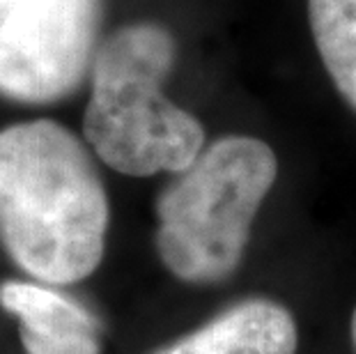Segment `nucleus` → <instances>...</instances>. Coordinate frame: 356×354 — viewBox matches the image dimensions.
<instances>
[{
  "label": "nucleus",
  "mask_w": 356,
  "mask_h": 354,
  "mask_svg": "<svg viewBox=\"0 0 356 354\" xmlns=\"http://www.w3.org/2000/svg\"><path fill=\"white\" fill-rule=\"evenodd\" d=\"M102 0H12L0 12V95L21 104L70 97L97 56Z\"/></svg>",
  "instance_id": "4"
},
{
  "label": "nucleus",
  "mask_w": 356,
  "mask_h": 354,
  "mask_svg": "<svg viewBox=\"0 0 356 354\" xmlns=\"http://www.w3.org/2000/svg\"><path fill=\"white\" fill-rule=\"evenodd\" d=\"M352 343H354V350H356V308H354V315H352Z\"/></svg>",
  "instance_id": "8"
},
{
  "label": "nucleus",
  "mask_w": 356,
  "mask_h": 354,
  "mask_svg": "<svg viewBox=\"0 0 356 354\" xmlns=\"http://www.w3.org/2000/svg\"><path fill=\"white\" fill-rule=\"evenodd\" d=\"M292 313L278 301L255 297L225 308L156 354H297Z\"/></svg>",
  "instance_id": "6"
},
{
  "label": "nucleus",
  "mask_w": 356,
  "mask_h": 354,
  "mask_svg": "<svg viewBox=\"0 0 356 354\" xmlns=\"http://www.w3.org/2000/svg\"><path fill=\"white\" fill-rule=\"evenodd\" d=\"M175 60V37L149 21L122 26L97 49L83 136L113 170L177 175L204 150L202 122L163 92Z\"/></svg>",
  "instance_id": "2"
},
{
  "label": "nucleus",
  "mask_w": 356,
  "mask_h": 354,
  "mask_svg": "<svg viewBox=\"0 0 356 354\" xmlns=\"http://www.w3.org/2000/svg\"><path fill=\"white\" fill-rule=\"evenodd\" d=\"M108 195L92 154L56 120L0 129V244L47 285H72L102 265Z\"/></svg>",
  "instance_id": "1"
},
{
  "label": "nucleus",
  "mask_w": 356,
  "mask_h": 354,
  "mask_svg": "<svg viewBox=\"0 0 356 354\" xmlns=\"http://www.w3.org/2000/svg\"><path fill=\"white\" fill-rule=\"evenodd\" d=\"M10 3H12V0H0V12H3V10H5V7H7V5H10Z\"/></svg>",
  "instance_id": "9"
},
{
  "label": "nucleus",
  "mask_w": 356,
  "mask_h": 354,
  "mask_svg": "<svg viewBox=\"0 0 356 354\" xmlns=\"http://www.w3.org/2000/svg\"><path fill=\"white\" fill-rule=\"evenodd\" d=\"M0 306L17 318L26 354H102L92 313L44 283H0Z\"/></svg>",
  "instance_id": "5"
},
{
  "label": "nucleus",
  "mask_w": 356,
  "mask_h": 354,
  "mask_svg": "<svg viewBox=\"0 0 356 354\" xmlns=\"http://www.w3.org/2000/svg\"><path fill=\"white\" fill-rule=\"evenodd\" d=\"M308 24L329 79L356 111V0H308Z\"/></svg>",
  "instance_id": "7"
},
{
  "label": "nucleus",
  "mask_w": 356,
  "mask_h": 354,
  "mask_svg": "<svg viewBox=\"0 0 356 354\" xmlns=\"http://www.w3.org/2000/svg\"><path fill=\"white\" fill-rule=\"evenodd\" d=\"M278 177V159L253 136H221L156 195V253L179 281H225L244 260L255 214Z\"/></svg>",
  "instance_id": "3"
}]
</instances>
